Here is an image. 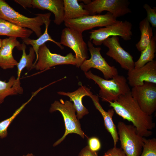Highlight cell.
Listing matches in <instances>:
<instances>
[{
  "label": "cell",
  "instance_id": "6da1fadb",
  "mask_svg": "<svg viewBox=\"0 0 156 156\" xmlns=\"http://www.w3.org/2000/svg\"><path fill=\"white\" fill-rule=\"evenodd\" d=\"M109 106L123 119L131 122L137 132L143 137H148L153 134L151 130L155 127L151 116L143 112L132 96L131 92L122 95L113 102Z\"/></svg>",
  "mask_w": 156,
  "mask_h": 156
},
{
  "label": "cell",
  "instance_id": "7a4b0ae2",
  "mask_svg": "<svg viewBox=\"0 0 156 156\" xmlns=\"http://www.w3.org/2000/svg\"><path fill=\"white\" fill-rule=\"evenodd\" d=\"M84 73L87 78L92 80L99 86L100 89L99 95L102 101L113 102L120 96L131 92L127 80L123 75L118 74L107 80L94 74L91 70Z\"/></svg>",
  "mask_w": 156,
  "mask_h": 156
},
{
  "label": "cell",
  "instance_id": "3957f363",
  "mask_svg": "<svg viewBox=\"0 0 156 156\" xmlns=\"http://www.w3.org/2000/svg\"><path fill=\"white\" fill-rule=\"evenodd\" d=\"M36 15L32 18L26 17L15 11L4 1L0 0V19L21 27L27 28L34 32L38 38L42 34L41 27L44 24V14Z\"/></svg>",
  "mask_w": 156,
  "mask_h": 156
},
{
  "label": "cell",
  "instance_id": "277c9868",
  "mask_svg": "<svg viewBox=\"0 0 156 156\" xmlns=\"http://www.w3.org/2000/svg\"><path fill=\"white\" fill-rule=\"evenodd\" d=\"M57 111L60 112L63 116L65 131L63 136L56 141L53 146H55L59 144L68 134L70 133L77 134L84 138L85 135L75 114L76 111L73 103L70 101H64L62 99H60V101H55L51 105L49 111L52 113Z\"/></svg>",
  "mask_w": 156,
  "mask_h": 156
},
{
  "label": "cell",
  "instance_id": "5b68a950",
  "mask_svg": "<svg viewBox=\"0 0 156 156\" xmlns=\"http://www.w3.org/2000/svg\"><path fill=\"white\" fill-rule=\"evenodd\" d=\"M121 148L127 156H140L144 144L143 137L139 135L133 125L119 121L117 125Z\"/></svg>",
  "mask_w": 156,
  "mask_h": 156
},
{
  "label": "cell",
  "instance_id": "8992f818",
  "mask_svg": "<svg viewBox=\"0 0 156 156\" xmlns=\"http://www.w3.org/2000/svg\"><path fill=\"white\" fill-rule=\"evenodd\" d=\"M132 27V24L129 21H117L114 24L90 32L89 41L92 40V44L98 46L110 36H119L125 40H129L133 35Z\"/></svg>",
  "mask_w": 156,
  "mask_h": 156
},
{
  "label": "cell",
  "instance_id": "52a82bcc",
  "mask_svg": "<svg viewBox=\"0 0 156 156\" xmlns=\"http://www.w3.org/2000/svg\"><path fill=\"white\" fill-rule=\"evenodd\" d=\"M82 33L66 27L62 30L61 36L60 44L69 47L74 52L77 67H80L88 58L87 45L83 39Z\"/></svg>",
  "mask_w": 156,
  "mask_h": 156
},
{
  "label": "cell",
  "instance_id": "ba28073f",
  "mask_svg": "<svg viewBox=\"0 0 156 156\" xmlns=\"http://www.w3.org/2000/svg\"><path fill=\"white\" fill-rule=\"evenodd\" d=\"M90 15L107 11L116 18L131 12L128 0H95L87 4L82 3Z\"/></svg>",
  "mask_w": 156,
  "mask_h": 156
},
{
  "label": "cell",
  "instance_id": "9c48e42d",
  "mask_svg": "<svg viewBox=\"0 0 156 156\" xmlns=\"http://www.w3.org/2000/svg\"><path fill=\"white\" fill-rule=\"evenodd\" d=\"M118 20L111 13L104 14L88 15L79 18L64 21L65 26L82 33L84 31L97 27H105L116 23Z\"/></svg>",
  "mask_w": 156,
  "mask_h": 156
},
{
  "label": "cell",
  "instance_id": "30bf717a",
  "mask_svg": "<svg viewBox=\"0 0 156 156\" xmlns=\"http://www.w3.org/2000/svg\"><path fill=\"white\" fill-rule=\"evenodd\" d=\"M87 45L91 57L89 59L84 60L80 66L84 73L91 68L96 69L102 72L104 79L107 80L118 74V70L115 67L110 66L102 57L100 53V47H94L89 40Z\"/></svg>",
  "mask_w": 156,
  "mask_h": 156
},
{
  "label": "cell",
  "instance_id": "8fae6325",
  "mask_svg": "<svg viewBox=\"0 0 156 156\" xmlns=\"http://www.w3.org/2000/svg\"><path fill=\"white\" fill-rule=\"evenodd\" d=\"M131 93L144 113L151 116L156 111V84L145 82L142 85L132 87Z\"/></svg>",
  "mask_w": 156,
  "mask_h": 156
},
{
  "label": "cell",
  "instance_id": "7c38bea8",
  "mask_svg": "<svg viewBox=\"0 0 156 156\" xmlns=\"http://www.w3.org/2000/svg\"><path fill=\"white\" fill-rule=\"evenodd\" d=\"M76 60L75 55L70 53L65 56L52 53L44 44L38 51V59L34 68L37 70H44L56 65L71 64L76 65Z\"/></svg>",
  "mask_w": 156,
  "mask_h": 156
},
{
  "label": "cell",
  "instance_id": "4fadbf2b",
  "mask_svg": "<svg viewBox=\"0 0 156 156\" xmlns=\"http://www.w3.org/2000/svg\"><path fill=\"white\" fill-rule=\"evenodd\" d=\"M119 40L118 36H113L103 41V44L109 49L106 54L118 63L122 68L128 70L132 69L135 66L133 57L121 46Z\"/></svg>",
  "mask_w": 156,
  "mask_h": 156
},
{
  "label": "cell",
  "instance_id": "5bb4252c",
  "mask_svg": "<svg viewBox=\"0 0 156 156\" xmlns=\"http://www.w3.org/2000/svg\"><path fill=\"white\" fill-rule=\"evenodd\" d=\"M127 79L133 87L143 85L144 82L156 84V61L153 60L143 66L128 70Z\"/></svg>",
  "mask_w": 156,
  "mask_h": 156
},
{
  "label": "cell",
  "instance_id": "9a60e30c",
  "mask_svg": "<svg viewBox=\"0 0 156 156\" xmlns=\"http://www.w3.org/2000/svg\"><path fill=\"white\" fill-rule=\"evenodd\" d=\"M23 44L16 38L9 37L2 40L0 49V67L3 69H12L17 66L18 62L14 58L12 51L15 47L21 50Z\"/></svg>",
  "mask_w": 156,
  "mask_h": 156
},
{
  "label": "cell",
  "instance_id": "2e32d148",
  "mask_svg": "<svg viewBox=\"0 0 156 156\" xmlns=\"http://www.w3.org/2000/svg\"><path fill=\"white\" fill-rule=\"evenodd\" d=\"M32 7L44 10H49L55 16L53 21L56 25L64 22L63 0H32Z\"/></svg>",
  "mask_w": 156,
  "mask_h": 156
},
{
  "label": "cell",
  "instance_id": "e0dca14e",
  "mask_svg": "<svg viewBox=\"0 0 156 156\" xmlns=\"http://www.w3.org/2000/svg\"><path fill=\"white\" fill-rule=\"evenodd\" d=\"M58 94L69 97L70 101L73 102V105L77 113L76 115L79 120L82 118L85 115L88 114V109L83 105L82 100L85 96H90L93 94L90 89L85 86H81L78 89L72 92H58Z\"/></svg>",
  "mask_w": 156,
  "mask_h": 156
},
{
  "label": "cell",
  "instance_id": "ac0fdd59",
  "mask_svg": "<svg viewBox=\"0 0 156 156\" xmlns=\"http://www.w3.org/2000/svg\"><path fill=\"white\" fill-rule=\"evenodd\" d=\"M93 101L96 108L102 115L104 120L105 129L111 134L113 139L114 146H116L119 140L118 131L112 118L115 111L113 108L106 111L102 107L99 101V96L93 94L89 96Z\"/></svg>",
  "mask_w": 156,
  "mask_h": 156
},
{
  "label": "cell",
  "instance_id": "d6986e66",
  "mask_svg": "<svg viewBox=\"0 0 156 156\" xmlns=\"http://www.w3.org/2000/svg\"><path fill=\"white\" fill-rule=\"evenodd\" d=\"M51 13L50 12L44 14V24L45 30L43 34L36 40L31 39L29 38L23 40V42L25 44L31 45L32 46L36 54V60L33 64V68L38 61V51L39 47L48 41H51L56 44L61 49H63L64 47L60 42H57L53 40L48 32V29L51 22L50 19Z\"/></svg>",
  "mask_w": 156,
  "mask_h": 156
},
{
  "label": "cell",
  "instance_id": "ffe728a7",
  "mask_svg": "<svg viewBox=\"0 0 156 156\" xmlns=\"http://www.w3.org/2000/svg\"><path fill=\"white\" fill-rule=\"evenodd\" d=\"M33 32L27 28L17 26L8 21L0 19V36L20 38L22 40L28 38Z\"/></svg>",
  "mask_w": 156,
  "mask_h": 156
},
{
  "label": "cell",
  "instance_id": "44dd1931",
  "mask_svg": "<svg viewBox=\"0 0 156 156\" xmlns=\"http://www.w3.org/2000/svg\"><path fill=\"white\" fill-rule=\"evenodd\" d=\"M23 92V89L21 86L20 79H16L12 76L8 82L0 80V104L8 96L21 94Z\"/></svg>",
  "mask_w": 156,
  "mask_h": 156
},
{
  "label": "cell",
  "instance_id": "7402d4cb",
  "mask_svg": "<svg viewBox=\"0 0 156 156\" xmlns=\"http://www.w3.org/2000/svg\"><path fill=\"white\" fill-rule=\"evenodd\" d=\"M64 21L78 18L89 15L82 4L77 0H63Z\"/></svg>",
  "mask_w": 156,
  "mask_h": 156
},
{
  "label": "cell",
  "instance_id": "603a6c76",
  "mask_svg": "<svg viewBox=\"0 0 156 156\" xmlns=\"http://www.w3.org/2000/svg\"><path fill=\"white\" fill-rule=\"evenodd\" d=\"M139 25L141 34L140 38L135 46L138 50L141 52L148 46L153 36V29L146 17L140 22Z\"/></svg>",
  "mask_w": 156,
  "mask_h": 156
},
{
  "label": "cell",
  "instance_id": "cb8c5ba5",
  "mask_svg": "<svg viewBox=\"0 0 156 156\" xmlns=\"http://www.w3.org/2000/svg\"><path fill=\"white\" fill-rule=\"evenodd\" d=\"M156 49V37L153 36L146 47L141 51L139 58L135 62V68L141 67L147 63L153 60Z\"/></svg>",
  "mask_w": 156,
  "mask_h": 156
},
{
  "label": "cell",
  "instance_id": "d4e9b609",
  "mask_svg": "<svg viewBox=\"0 0 156 156\" xmlns=\"http://www.w3.org/2000/svg\"><path fill=\"white\" fill-rule=\"evenodd\" d=\"M23 47L21 50L23 53L21 57L17 66V77L20 79L21 72L23 69L26 68L28 70L33 68V62L35 57V52L32 47H30L29 53L26 54L25 49L26 48V44L23 42Z\"/></svg>",
  "mask_w": 156,
  "mask_h": 156
},
{
  "label": "cell",
  "instance_id": "484cf974",
  "mask_svg": "<svg viewBox=\"0 0 156 156\" xmlns=\"http://www.w3.org/2000/svg\"><path fill=\"white\" fill-rule=\"evenodd\" d=\"M37 94L35 92L32 94L31 98L26 103H23L18 109L9 118L0 122V137L3 139L6 137L8 135L7 129L13 120L21 112L25 105L31 100L32 98Z\"/></svg>",
  "mask_w": 156,
  "mask_h": 156
},
{
  "label": "cell",
  "instance_id": "4316f807",
  "mask_svg": "<svg viewBox=\"0 0 156 156\" xmlns=\"http://www.w3.org/2000/svg\"><path fill=\"white\" fill-rule=\"evenodd\" d=\"M144 144L140 156H156V139L143 138Z\"/></svg>",
  "mask_w": 156,
  "mask_h": 156
},
{
  "label": "cell",
  "instance_id": "83f0119b",
  "mask_svg": "<svg viewBox=\"0 0 156 156\" xmlns=\"http://www.w3.org/2000/svg\"><path fill=\"white\" fill-rule=\"evenodd\" d=\"M143 8L147 12L146 17L150 24L153 27H156V8H152L147 3L143 6Z\"/></svg>",
  "mask_w": 156,
  "mask_h": 156
},
{
  "label": "cell",
  "instance_id": "f1b7e54d",
  "mask_svg": "<svg viewBox=\"0 0 156 156\" xmlns=\"http://www.w3.org/2000/svg\"><path fill=\"white\" fill-rule=\"evenodd\" d=\"M88 146L92 151L96 152L101 148V144L99 139L95 137L89 138L88 140Z\"/></svg>",
  "mask_w": 156,
  "mask_h": 156
},
{
  "label": "cell",
  "instance_id": "f546056e",
  "mask_svg": "<svg viewBox=\"0 0 156 156\" xmlns=\"http://www.w3.org/2000/svg\"><path fill=\"white\" fill-rule=\"evenodd\" d=\"M103 156H127L122 148L114 146L107 151Z\"/></svg>",
  "mask_w": 156,
  "mask_h": 156
},
{
  "label": "cell",
  "instance_id": "4dcf8cb0",
  "mask_svg": "<svg viewBox=\"0 0 156 156\" xmlns=\"http://www.w3.org/2000/svg\"><path fill=\"white\" fill-rule=\"evenodd\" d=\"M78 156H98V155L96 152L91 151L87 145L81 150Z\"/></svg>",
  "mask_w": 156,
  "mask_h": 156
},
{
  "label": "cell",
  "instance_id": "1f68e13d",
  "mask_svg": "<svg viewBox=\"0 0 156 156\" xmlns=\"http://www.w3.org/2000/svg\"><path fill=\"white\" fill-rule=\"evenodd\" d=\"M14 1L25 9L27 8L32 7V0H14Z\"/></svg>",
  "mask_w": 156,
  "mask_h": 156
},
{
  "label": "cell",
  "instance_id": "d6a6232c",
  "mask_svg": "<svg viewBox=\"0 0 156 156\" xmlns=\"http://www.w3.org/2000/svg\"><path fill=\"white\" fill-rule=\"evenodd\" d=\"M23 156H35L32 153H28L25 155H23Z\"/></svg>",
  "mask_w": 156,
  "mask_h": 156
},
{
  "label": "cell",
  "instance_id": "836d02e7",
  "mask_svg": "<svg viewBox=\"0 0 156 156\" xmlns=\"http://www.w3.org/2000/svg\"><path fill=\"white\" fill-rule=\"evenodd\" d=\"M2 39H1V38H0V49L2 46Z\"/></svg>",
  "mask_w": 156,
  "mask_h": 156
}]
</instances>
